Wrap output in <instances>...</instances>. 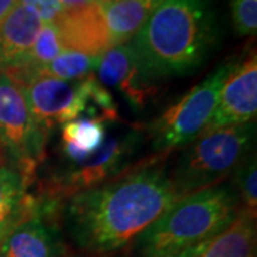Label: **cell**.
Wrapping results in <instances>:
<instances>
[{"label": "cell", "instance_id": "cell-24", "mask_svg": "<svg viewBox=\"0 0 257 257\" xmlns=\"http://www.w3.org/2000/svg\"><path fill=\"white\" fill-rule=\"evenodd\" d=\"M202 244H197V246H194V247L187 248V250H183V251H180V253H177V254L167 257H196L197 256V253H199V250H200V247H202Z\"/></svg>", "mask_w": 257, "mask_h": 257}, {"label": "cell", "instance_id": "cell-23", "mask_svg": "<svg viewBox=\"0 0 257 257\" xmlns=\"http://www.w3.org/2000/svg\"><path fill=\"white\" fill-rule=\"evenodd\" d=\"M18 3V0H0V26L3 25V22L6 20L10 12L15 9Z\"/></svg>", "mask_w": 257, "mask_h": 257}, {"label": "cell", "instance_id": "cell-25", "mask_svg": "<svg viewBox=\"0 0 257 257\" xmlns=\"http://www.w3.org/2000/svg\"><path fill=\"white\" fill-rule=\"evenodd\" d=\"M145 2H147V3H149V5H150L152 8H153V10H155L157 6H159L160 3H163L165 0H145Z\"/></svg>", "mask_w": 257, "mask_h": 257}, {"label": "cell", "instance_id": "cell-26", "mask_svg": "<svg viewBox=\"0 0 257 257\" xmlns=\"http://www.w3.org/2000/svg\"><path fill=\"white\" fill-rule=\"evenodd\" d=\"M6 231H8V230H0V241L3 239V236L6 234Z\"/></svg>", "mask_w": 257, "mask_h": 257}, {"label": "cell", "instance_id": "cell-11", "mask_svg": "<svg viewBox=\"0 0 257 257\" xmlns=\"http://www.w3.org/2000/svg\"><path fill=\"white\" fill-rule=\"evenodd\" d=\"M0 257H62L55 230L45 220L43 204L25 199L18 220L0 241Z\"/></svg>", "mask_w": 257, "mask_h": 257}, {"label": "cell", "instance_id": "cell-22", "mask_svg": "<svg viewBox=\"0 0 257 257\" xmlns=\"http://www.w3.org/2000/svg\"><path fill=\"white\" fill-rule=\"evenodd\" d=\"M60 2L63 5V9H74L87 5H104L107 0H60Z\"/></svg>", "mask_w": 257, "mask_h": 257}, {"label": "cell", "instance_id": "cell-5", "mask_svg": "<svg viewBox=\"0 0 257 257\" xmlns=\"http://www.w3.org/2000/svg\"><path fill=\"white\" fill-rule=\"evenodd\" d=\"M234 64L236 62H230L216 69L162 113L150 127L156 150H173L192 143L202 135L216 110L221 87Z\"/></svg>", "mask_w": 257, "mask_h": 257}, {"label": "cell", "instance_id": "cell-4", "mask_svg": "<svg viewBox=\"0 0 257 257\" xmlns=\"http://www.w3.org/2000/svg\"><path fill=\"white\" fill-rule=\"evenodd\" d=\"M256 126L253 121L204 132L176 167L173 183L180 197L214 186L250 156Z\"/></svg>", "mask_w": 257, "mask_h": 257}, {"label": "cell", "instance_id": "cell-2", "mask_svg": "<svg viewBox=\"0 0 257 257\" xmlns=\"http://www.w3.org/2000/svg\"><path fill=\"white\" fill-rule=\"evenodd\" d=\"M216 40L211 0H165L130 43L147 76L156 80L197 69Z\"/></svg>", "mask_w": 257, "mask_h": 257}, {"label": "cell", "instance_id": "cell-9", "mask_svg": "<svg viewBox=\"0 0 257 257\" xmlns=\"http://www.w3.org/2000/svg\"><path fill=\"white\" fill-rule=\"evenodd\" d=\"M257 111V59L254 52L236 62L221 87L216 110L204 132L253 121Z\"/></svg>", "mask_w": 257, "mask_h": 257}, {"label": "cell", "instance_id": "cell-14", "mask_svg": "<svg viewBox=\"0 0 257 257\" xmlns=\"http://www.w3.org/2000/svg\"><path fill=\"white\" fill-rule=\"evenodd\" d=\"M196 257H256V216L239 209L224 229L203 243Z\"/></svg>", "mask_w": 257, "mask_h": 257}, {"label": "cell", "instance_id": "cell-1", "mask_svg": "<svg viewBox=\"0 0 257 257\" xmlns=\"http://www.w3.org/2000/svg\"><path fill=\"white\" fill-rule=\"evenodd\" d=\"M179 199L172 176L147 166L74 194L66 210L77 241L106 253L145 234Z\"/></svg>", "mask_w": 257, "mask_h": 257}, {"label": "cell", "instance_id": "cell-18", "mask_svg": "<svg viewBox=\"0 0 257 257\" xmlns=\"http://www.w3.org/2000/svg\"><path fill=\"white\" fill-rule=\"evenodd\" d=\"M99 60L100 57H93V56L83 55L77 52H63L52 62H49L45 66L39 67L32 74H29L25 80H28L29 77L36 76V74H43V76L55 77L64 82H77L87 77L89 74H92L97 69Z\"/></svg>", "mask_w": 257, "mask_h": 257}, {"label": "cell", "instance_id": "cell-27", "mask_svg": "<svg viewBox=\"0 0 257 257\" xmlns=\"http://www.w3.org/2000/svg\"><path fill=\"white\" fill-rule=\"evenodd\" d=\"M0 149H2V147H0Z\"/></svg>", "mask_w": 257, "mask_h": 257}, {"label": "cell", "instance_id": "cell-8", "mask_svg": "<svg viewBox=\"0 0 257 257\" xmlns=\"http://www.w3.org/2000/svg\"><path fill=\"white\" fill-rule=\"evenodd\" d=\"M94 73L77 82H64L55 77L36 74L22 84L29 110L45 133L63 126L92 110V84Z\"/></svg>", "mask_w": 257, "mask_h": 257}, {"label": "cell", "instance_id": "cell-7", "mask_svg": "<svg viewBox=\"0 0 257 257\" xmlns=\"http://www.w3.org/2000/svg\"><path fill=\"white\" fill-rule=\"evenodd\" d=\"M140 142L142 132L136 127L107 138L94 156L79 165L69 166L60 175L52 176L45 184L43 196L47 202L56 203L119 177L130 157L136 153Z\"/></svg>", "mask_w": 257, "mask_h": 257}, {"label": "cell", "instance_id": "cell-19", "mask_svg": "<svg viewBox=\"0 0 257 257\" xmlns=\"http://www.w3.org/2000/svg\"><path fill=\"white\" fill-rule=\"evenodd\" d=\"M237 177H236V184L237 190L236 193L237 200L241 202V210H246L250 214L256 216L257 210V169L256 159L254 157H247L241 167H237Z\"/></svg>", "mask_w": 257, "mask_h": 257}, {"label": "cell", "instance_id": "cell-21", "mask_svg": "<svg viewBox=\"0 0 257 257\" xmlns=\"http://www.w3.org/2000/svg\"><path fill=\"white\" fill-rule=\"evenodd\" d=\"M20 5L33 10L43 23H55L63 13L60 0H18Z\"/></svg>", "mask_w": 257, "mask_h": 257}, {"label": "cell", "instance_id": "cell-15", "mask_svg": "<svg viewBox=\"0 0 257 257\" xmlns=\"http://www.w3.org/2000/svg\"><path fill=\"white\" fill-rule=\"evenodd\" d=\"M109 121L97 117H79L62 126V153L70 166L94 156L107 139Z\"/></svg>", "mask_w": 257, "mask_h": 257}, {"label": "cell", "instance_id": "cell-12", "mask_svg": "<svg viewBox=\"0 0 257 257\" xmlns=\"http://www.w3.org/2000/svg\"><path fill=\"white\" fill-rule=\"evenodd\" d=\"M64 52L100 57L113 47L103 5L64 9L55 22Z\"/></svg>", "mask_w": 257, "mask_h": 257}, {"label": "cell", "instance_id": "cell-6", "mask_svg": "<svg viewBox=\"0 0 257 257\" xmlns=\"http://www.w3.org/2000/svg\"><path fill=\"white\" fill-rule=\"evenodd\" d=\"M46 138L29 110L22 84L0 70V147L29 183L45 156Z\"/></svg>", "mask_w": 257, "mask_h": 257}, {"label": "cell", "instance_id": "cell-10", "mask_svg": "<svg viewBox=\"0 0 257 257\" xmlns=\"http://www.w3.org/2000/svg\"><path fill=\"white\" fill-rule=\"evenodd\" d=\"M99 82L119 90L136 110L145 109L150 99L157 93L155 80L149 77L140 63L132 43L110 47L100 56Z\"/></svg>", "mask_w": 257, "mask_h": 257}, {"label": "cell", "instance_id": "cell-16", "mask_svg": "<svg viewBox=\"0 0 257 257\" xmlns=\"http://www.w3.org/2000/svg\"><path fill=\"white\" fill-rule=\"evenodd\" d=\"M153 8L145 0H107L103 13L113 46L132 42L145 26Z\"/></svg>", "mask_w": 257, "mask_h": 257}, {"label": "cell", "instance_id": "cell-17", "mask_svg": "<svg viewBox=\"0 0 257 257\" xmlns=\"http://www.w3.org/2000/svg\"><path fill=\"white\" fill-rule=\"evenodd\" d=\"M29 182L15 166L0 165V230H9L18 220Z\"/></svg>", "mask_w": 257, "mask_h": 257}, {"label": "cell", "instance_id": "cell-13", "mask_svg": "<svg viewBox=\"0 0 257 257\" xmlns=\"http://www.w3.org/2000/svg\"><path fill=\"white\" fill-rule=\"evenodd\" d=\"M43 22L33 10L18 3L0 26V70L16 67L32 49Z\"/></svg>", "mask_w": 257, "mask_h": 257}, {"label": "cell", "instance_id": "cell-20", "mask_svg": "<svg viewBox=\"0 0 257 257\" xmlns=\"http://www.w3.org/2000/svg\"><path fill=\"white\" fill-rule=\"evenodd\" d=\"M231 20L240 36L256 35L257 0H231Z\"/></svg>", "mask_w": 257, "mask_h": 257}, {"label": "cell", "instance_id": "cell-3", "mask_svg": "<svg viewBox=\"0 0 257 257\" xmlns=\"http://www.w3.org/2000/svg\"><path fill=\"white\" fill-rule=\"evenodd\" d=\"M237 211L239 200L229 186H210L183 196L143 234L145 256H173L202 244L224 229Z\"/></svg>", "mask_w": 257, "mask_h": 257}]
</instances>
